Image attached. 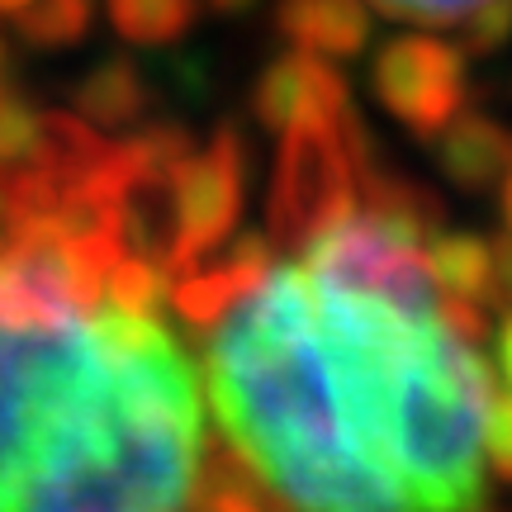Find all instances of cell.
Listing matches in <instances>:
<instances>
[{"instance_id": "obj_1", "label": "cell", "mask_w": 512, "mask_h": 512, "mask_svg": "<svg viewBox=\"0 0 512 512\" xmlns=\"http://www.w3.org/2000/svg\"><path fill=\"white\" fill-rule=\"evenodd\" d=\"M228 446L285 512H479L494 375L479 309L389 233L332 271L294 252L233 299L204 347Z\"/></svg>"}, {"instance_id": "obj_2", "label": "cell", "mask_w": 512, "mask_h": 512, "mask_svg": "<svg viewBox=\"0 0 512 512\" xmlns=\"http://www.w3.org/2000/svg\"><path fill=\"white\" fill-rule=\"evenodd\" d=\"M200 456L195 366L152 313L0 328V512H185Z\"/></svg>"}, {"instance_id": "obj_3", "label": "cell", "mask_w": 512, "mask_h": 512, "mask_svg": "<svg viewBox=\"0 0 512 512\" xmlns=\"http://www.w3.org/2000/svg\"><path fill=\"white\" fill-rule=\"evenodd\" d=\"M280 133L285 138L271 185V242L299 252L323 228L361 209V162L370 157V138L351 105L332 119H299Z\"/></svg>"}, {"instance_id": "obj_4", "label": "cell", "mask_w": 512, "mask_h": 512, "mask_svg": "<svg viewBox=\"0 0 512 512\" xmlns=\"http://www.w3.org/2000/svg\"><path fill=\"white\" fill-rule=\"evenodd\" d=\"M242 190H247V143L228 124L171 176V214H176V242L166 256L171 280L200 271L204 256L228 242L242 214Z\"/></svg>"}, {"instance_id": "obj_5", "label": "cell", "mask_w": 512, "mask_h": 512, "mask_svg": "<svg viewBox=\"0 0 512 512\" xmlns=\"http://www.w3.org/2000/svg\"><path fill=\"white\" fill-rule=\"evenodd\" d=\"M375 95L399 124L413 133H437L460 114L465 100V67L460 48L427 34L389 38L375 53Z\"/></svg>"}, {"instance_id": "obj_6", "label": "cell", "mask_w": 512, "mask_h": 512, "mask_svg": "<svg viewBox=\"0 0 512 512\" xmlns=\"http://www.w3.org/2000/svg\"><path fill=\"white\" fill-rule=\"evenodd\" d=\"M347 105V81L318 53H290L271 62L252 91V110L266 128H290L299 119H332Z\"/></svg>"}, {"instance_id": "obj_7", "label": "cell", "mask_w": 512, "mask_h": 512, "mask_svg": "<svg viewBox=\"0 0 512 512\" xmlns=\"http://www.w3.org/2000/svg\"><path fill=\"white\" fill-rule=\"evenodd\" d=\"M275 29L299 53L356 57L370 38V10L361 0H275Z\"/></svg>"}, {"instance_id": "obj_8", "label": "cell", "mask_w": 512, "mask_h": 512, "mask_svg": "<svg viewBox=\"0 0 512 512\" xmlns=\"http://www.w3.org/2000/svg\"><path fill=\"white\" fill-rule=\"evenodd\" d=\"M152 105L143 72L128 62V57H110V62H95L91 76L76 86V110L81 119H91L95 128H128L138 124Z\"/></svg>"}, {"instance_id": "obj_9", "label": "cell", "mask_w": 512, "mask_h": 512, "mask_svg": "<svg viewBox=\"0 0 512 512\" xmlns=\"http://www.w3.org/2000/svg\"><path fill=\"white\" fill-rule=\"evenodd\" d=\"M446 128L451 133H446L441 152H446V171L460 185H489L503 166H512V138H508V128H498L494 119L456 114Z\"/></svg>"}, {"instance_id": "obj_10", "label": "cell", "mask_w": 512, "mask_h": 512, "mask_svg": "<svg viewBox=\"0 0 512 512\" xmlns=\"http://www.w3.org/2000/svg\"><path fill=\"white\" fill-rule=\"evenodd\" d=\"M105 147L110 143L100 138V128H95L91 119H81V114H43V119H38V138L24 162L48 166V171H57V176L67 181L76 171H86Z\"/></svg>"}, {"instance_id": "obj_11", "label": "cell", "mask_w": 512, "mask_h": 512, "mask_svg": "<svg viewBox=\"0 0 512 512\" xmlns=\"http://www.w3.org/2000/svg\"><path fill=\"white\" fill-rule=\"evenodd\" d=\"M110 24L133 48H166L190 34L195 0H110Z\"/></svg>"}, {"instance_id": "obj_12", "label": "cell", "mask_w": 512, "mask_h": 512, "mask_svg": "<svg viewBox=\"0 0 512 512\" xmlns=\"http://www.w3.org/2000/svg\"><path fill=\"white\" fill-rule=\"evenodd\" d=\"M15 24L34 48H76L95 24V0H29Z\"/></svg>"}, {"instance_id": "obj_13", "label": "cell", "mask_w": 512, "mask_h": 512, "mask_svg": "<svg viewBox=\"0 0 512 512\" xmlns=\"http://www.w3.org/2000/svg\"><path fill=\"white\" fill-rule=\"evenodd\" d=\"M166 294H171V275L152 261V256H138V252H124L105 271V304L119 313H157Z\"/></svg>"}, {"instance_id": "obj_14", "label": "cell", "mask_w": 512, "mask_h": 512, "mask_svg": "<svg viewBox=\"0 0 512 512\" xmlns=\"http://www.w3.org/2000/svg\"><path fill=\"white\" fill-rule=\"evenodd\" d=\"M238 299V290H233V280L214 266V271H190L181 275V280H171V304L181 309L185 323H195V328H214L223 313H228V304Z\"/></svg>"}, {"instance_id": "obj_15", "label": "cell", "mask_w": 512, "mask_h": 512, "mask_svg": "<svg viewBox=\"0 0 512 512\" xmlns=\"http://www.w3.org/2000/svg\"><path fill=\"white\" fill-rule=\"evenodd\" d=\"M38 119L43 114L24 100V95L0 91V166H15L29 157V147L38 138Z\"/></svg>"}, {"instance_id": "obj_16", "label": "cell", "mask_w": 512, "mask_h": 512, "mask_svg": "<svg viewBox=\"0 0 512 512\" xmlns=\"http://www.w3.org/2000/svg\"><path fill=\"white\" fill-rule=\"evenodd\" d=\"M465 34V48L470 53H489V48H503L512 38V0H484L475 15H465L456 24Z\"/></svg>"}, {"instance_id": "obj_17", "label": "cell", "mask_w": 512, "mask_h": 512, "mask_svg": "<svg viewBox=\"0 0 512 512\" xmlns=\"http://www.w3.org/2000/svg\"><path fill=\"white\" fill-rule=\"evenodd\" d=\"M380 15L394 19H413V24H427V29H441V24H460L465 15H475L484 0H370Z\"/></svg>"}, {"instance_id": "obj_18", "label": "cell", "mask_w": 512, "mask_h": 512, "mask_svg": "<svg viewBox=\"0 0 512 512\" xmlns=\"http://www.w3.org/2000/svg\"><path fill=\"white\" fill-rule=\"evenodd\" d=\"M503 370H508V389L494 399V418H489V460L503 475H512V328L503 337Z\"/></svg>"}, {"instance_id": "obj_19", "label": "cell", "mask_w": 512, "mask_h": 512, "mask_svg": "<svg viewBox=\"0 0 512 512\" xmlns=\"http://www.w3.org/2000/svg\"><path fill=\"white\" fill-rule=\"evenodd\" d=\"M503 214H508V228H512V166H508V176H503Z\"/></svg>"}, {"instance_id": "obj_20", "label": "cell", "mask_w": 512, "mask_h": 512, "mask_svg": "<svg viewBox=\"0 0 512 512\" xmlns=\"http://www.w3.org/2000/svg\"><path fill=\"white\" fill-rule=\"evenodd\" d=\"M209 5H214V10H219V15H228V10H247V5H252V0H209Z\"/></svg>"}, {"instance_id": "obj_21", "label": "cell", "mask_w": 512, "mask_h": 512, "mask_svg": "<svg viewBox=\"0 0 512 512\" xmlns=\"http://www.w3.org/2000/svg\"><path fill=\"white\" fill-rule=\"evenodd\" d=\"M24 5H29V0H0V15H10V19H15L19 10H24Z\"/></svg>"}, {"instance_id": "obj_22", "label": "cell", "mask_w": 512, "mask_h": 512, "mask_svg": "<svg viewBox=\"0 0 512 512\" xmlns=\"http://www.w3.org/2000/svg\"><path fill=\"white\" fill-rule=\"evenodd\" d=\"M0 72H5V43H0Z\"/></svg>"}, {"instance_id": "obj_23", "label": "cell", "mask_w": 512, "mask_h": 512, "mask_svg": "<svg viewBox=\"0 0 512 512\" xmlns=\"http://www.w3.org/2000/svg\"><path fill=\"white\" fill-rule=\"evenodd\" d=\"M271 512H275V508H271Z\"/></svg>"}]
</instances>
